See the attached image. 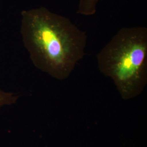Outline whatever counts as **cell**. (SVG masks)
Returning <instances> with one entry per match:
<instances>
[{
  "label": "cell",
  "instance_id": "obj_1",
  "mask_svg": "<svg viewBox=\"0 0 147 147\" xmlns=\"http://www.w3.org/2000/svg\"><path fill=\"white\" fill-rule=\"evenodd\" d=\"M22 42L34 65L59 80L84 57L87 36L68 18L45 7L21 11Z\"/></svg>",
  "mask_w": 147,
  "mask_h": 147
},
{
  "label": "cell",
  "instance_id": "obj_2",
  "mask_svg": "<svg viewBox=\"0 0 147 147\" xmlns=\"http://www.w3.org/2000/svg\"><path fill=\"white\" fill-rule=\"evenodd\" d=\"M96 61L123 99L140 94L147 82V28H121L97 54Z\"/></svg>",
  "mask_w": 147,
  "mask_h": 147
},
{
  "label": "cell",
  "instance_id": "obj_3",
  "mask_svg": "<svg viewBox=\"0 0 147 147\" xmlns=\"http://www.w3.org/2000/svg\"><path fill=\"white\" fill-rule=\"evenodd\" d=\"M99 0H79L77 13L83 16L94 15Z\"/></svg>",
  "mask_w": 147,
  "mask_h": 147
},
{
  "label": "cell",
  "instance_id": "obj_4",
  "mask_svg": "<svg viewBox=\"0 0 147 147\" xmlns=\"http://www.w3.org/2000/svg\"><path fill=\"white\" fill-rule=\"evenodd\" d=\"M19 97V95L0 89V109L5 106L14 104Z\"/></svg>",
  "mask_w": 147,
  "mask_h": 147
}]
</instances>
